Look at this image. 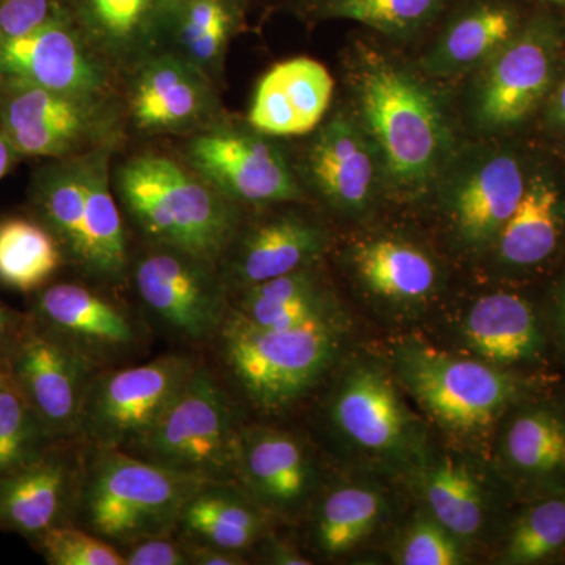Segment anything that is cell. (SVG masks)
<instances>
[{
    "mask_svg": "<svg viewBox=\"0 0 565 565\" xmlns=\"http://www.w3.org/2000/svg\"><path fill=\"white\" fill-rule=\"evenodd\" d=\"M233 482H207L182 509L178 533L182 541L244 552L264 534L263 508Z\"/></svg>",
    "mask_w": 565,
    "mask_h": 565,
    "instance_id": "cell-26",
    "label": "cell"
},
{
    "mask_svg": "<svg viewBox=\"0 0 565 565\" xmlns=\"http://www.w3.org/2000/svg\"><path fill=\"white\" fill-rule=\"evenodd\" d=\"M441 0H327V14L370 25L374 31L403 33L426 21Z\"/></svg>",
    "mask_w": 565,
    "mask_h": 565,
    "instance_id": "cell-38",
    "label": "cell"
},
{
    "mask_svg": "<svg viewBox=\"0 0 565 565\" xmlns=\"http://www.w3.org/2000/svg\"><path fill=\"white\" fill-rule=\"evenodd\" d=\"M195 366L189 356L163 355L99 371L88 385L77 441L129 451L166 414Z\"/></svg>",
    "mask_w": 565,
    "mask_h": 565,
    "instance_id": "cell-10",
    "label": "cell"
},
{
    "mask_svg": "<svg viewBox=\"0 0 565 565\" xmlns=\"http://www.w3.org/2000/svg\"><path fill=\"white\" fill-rule=\"evenodd\" d=\"M555 110L557 120L565 126V84L559 88L556 96Z\"/></svg>",
    "mask_w": 565,
    "mask_h": 565,
    "instance_id": "cell-48",
    "label": "cell"
},
{
    "mask_svg": "<svg viewBox=\"0 0 565 565\" xmlns=\"http://www.w3.org/2000/svg\"><path fill=\"white\" fill-rule=\"evenodd\" d=\"M307 169L333 206L360 211L370 203L375 181L373 156L362 132L343 115L332 118L316 136Z\"/></svg>",
    "mask_w": 565,
    "mask_h": 565,
    "instance_id": "cell-23",
    "label": "cell"
},
{
    "mask_svg": "<svg viewBox=\"0 0 565 565\" xmlns=\"http://www.w3.org/2000/svg\"><path fill=\"white\" fill-rule=\"evenodd\" d=\"M514 28L511 11L500 7L476 10L449 29L434 52L430 65L437 71L470 68L503 47L511 40Z\"/></svg>",
    "mask_w": 565,
    "mask_h": 565,
    "instance_id": "cell-35",
    "label": "cell"
},
{
    "mask_svg": "<svg viewBox=\"0 0 565 565\" xmlns=\"http://www.w3.org/2000/svg\"><path fill=\"white\" fill-rule=\"evenodd\" d=\"M356 96L394 184L416 189L437 172L448 132L429 92L379 52L364 51L355 74Z\"/></svg>",
    "mask_w": 565,
    "mask_h": 565,
    "instance_id": "cell-4",
    "label": "cell"
},
{
    "mask_svg": "<svg viewBox=\"0 0 565 565\" xmlns=\"http://www.w3.org/2000/svg\"><path fill=\"white\" fill-rule=\"evenodd\" d=\"M129 73L126 110L148 136H192L217 120L214 79L173 51H162Z\"/></svg>",
    "mask_w": 565,
    "mask_h": 565,
    "instance_id": "cell-15",
    "label": "cell"
},
{
    "mask_svg": "<svg viewBox=\"0 0 565 565\" xmlns=\"http://www.w3.org/2000/svg\"><path fill=\"white\" fill-rule=\"evenodd\" d=\"M115 147L51 159L32 178V217L57 241L65 264L88 280L118 286L129 278L131 252L111 195Z\"/></svg>",
    "mask_w": 565,
    "mask_h": 565,
    "instance_id": "cell-1",
    "label": "cell"
},
{
    "mask_svg": "<svg viewBox=\"0 0 565 565\" xmlns=\"http://www.w3.org/2000/svg\"><path fill=\"white\" fill-rule=\"evenodd\" d=\"M553 2L564 3V6H565V0H553Z\"/></svg>",
    "mask_w": 565,
    "mask_h": 565,
    "instance_id": "cell-50",
    "label": "cell"
},
{
    "mask_svg": "<svg viewBox=\"0 0 565 565\" xmlns=\"http://www.w3.org/2000/svg\"><path fill=\"white\" fill-rule=\"evenodd\" d=\"M424 497L434 519L457 539H470L484 523V497L462 463L444 460L434 465L424 481Z\"/></svg>",
    "mask_w": 565,
    "mask_h": 565,
    "instance_id": "cell-33",
    "label": "cell"
},
{
    "mask_svg": "<svg viewBox=\"0 0 565 565\" xmlns=\"http://www.w3.org/2000/svg\"><path fill=\"white\" fill-rule=\"evenodd\" d=\"M28 313L40 329L84 356L98 373L120 366L143 345L145 332L136 315L81 282H47L32 294Z\"/></svg>",
    "mask_w": 565,
    "mask_h": 565,
    "instance_id": "cell-11",
    "label": "cell"
},
{
    "mask_svg": "<svg viewBox=\"0 0 565 565\" xmlns=\"http://www.w3.org/2000/svg\"><path fill=\"white\" fill-rule=\"evenodd\" d=\"M565 546V489L545 494L515 520L505 544L504 563L541 564Z\"/></svg>",
    "mask_w": 565,
    "mask_h": 565,
    "instance_id": "cell-36",
    "label": "cell"
},
{
    "mask_svg": "<svg viewBox=\"0 0 565 565\" xmlns=\"http://www.w3.org/2000/svg\"><path fill=\"white\" fill-rule=\"evenodd\" d=\"M20 154L11 147L10 141L0 132V181L13 170V167L20 162Z\"/></svg>",
    "mask_w": 565,
    "mask_h": 565,
    "instance_id": "cell-46",
    "label": "cell"
},
{
    "mask_svg": "<svg viewBox=\"0 0 565 565\" xmlns=\"http://www.w3.org/2000/svg\"><path fill=\"white\" fill-rule=\"evenodd\" d=\"M241 434L228 394L196 363L166 414L126 452L204 482L236 484Z\"/></svg>",
    "mask_w": 565,
    "mask_h": 565,
    "instance_id": "cell-6",
    "label": "cell"
},
{
    "mask_svg": "<svg viewBox=\"0 0 565 565\" xmlns=\"http://www.w3.org/2000/svg\"><path fill=\"white\" fill-rule=\"evenodd\" d=\"M114 68L73 17L0 39V87L24 85L79 96H114Z\"/></svg>",
    "mask_w": 565,
    "mask_h": 565,
    "instance_id": "cell-14",
    "label": "cell"
},
{
    "mask_svg": "<svg viewBox=\"0 0 565 565\" xmlns=\"http://www.w3.org/2000/svg\"><path fill=\"white\" fill-rule=\"evenodd\" d=\"M174 0H74L88 43L114 70L131 71L167 51Z\"/></svg>",
    "mask_w": 565,
    "mask_h": 565,
    "instance_id": "cell-18",
    "label": "cell"
},
{
    "mask_svg": "<svg viewBox=\"0 0 565 565\" xmlns=\"http://www.w3.org/2000/svg\"><path fill=\"white\" fill-rule=\"evenodd\" d=\"M228 307L225 321L253 330L291 329L332 315L329 297L311 267L250 286Z\"/></svg>",
    "mask_w": 565,
    "mask_h": 565,
    "instance_id": "cell-27",
    "label": "cell"
},
{
    "mask_svg": "<svg viewBox=\"0 0 565 565\" xmlns=\"http://www.w3.org/2000/svg\"><path fill=\"white\" fill-rule=\"evenodd\" d=\"M333 79L313 58L277 63L253 95L248 125L264 136H302L318 128L329 109Z\"/></svg>",
    "mask_w": 565,
    "mask_h": 565,
    "instance_id": "cell-19",
    "label": "cell"
},
{
    "mask_svg": "<svg viewBox=\"0 0 565 565\" xmlns=\"http://www.w3.org/2000/svg\"><path fill=\"white\" fill-rule=\"evenodd\" d=\"M68 17L61 0H0V39L28 35Z\"/></svg>",
    "mask_w": 565,
    "mask_h": 565,
    "instance_id": "cell-41",
    "label": "cell"
},
{
    "mask_svg": "<svg viewBox=\"0 0 565 565\" xmlns=\"http://www.w3.org/2000/svg\"><path fill=\"white\" fill-rule=\"evenodd\" d=\"M321 226L296 212L275 215L243 234L236 232L218 269L228 292L307 269L326 248Z\"/></svg>",
    "mask_w": 565,
    "mask_h": 565,
    "instance_id": "cell-17",
    "label": "cell"
},
{
    "mask_svg": "<svg viewBox=\"0 0 565 565\" xmlns=\"http://www.w3.org/2000/svg\"><path fill=\"white\" fill-rule=\"evenodd\" d=\"M32 545L51 565H125L120 548L77 525L54 527Z\"/></svg>",
    "mask_w": 565,
    "mask_h": 565,
    "instance_id": "cell-39",
    "label": "cell"
},
{
    "mask_svg": "<svg viewBox=\"0 0 565 565\" xmlns=\"http://www.w3.org/2000/svg\"><path fill=\"white\" fill-rule=\"evenodd\" d=\"M74 444L55 441L0 478V530L33 544L54 527L74 525L82 476Z\"/></svg>",
    "mask_w": 565,
    "mask_h": 565,
    "instance_id": "cell-16",
    "label": "cell"
},
{
    "mask_svg": "<svg viewBox=\"0 0 565 565\" xmlns=\"http://www.w3.org/2000/svg\"><path fill=\"white\" fill-rule=\"evenodd\" d=\"M526 184L522 167L511 156H494L465 178L455 196L457 232L465 243L486 245L514 214Z\"/></svg>",
    "mask_w": 565,
    "mask_h": 565,
    "instance_id": "cell-25",
    "label": "cell"
},
{
    "mask_svg": "<svg viewBox=\"0 0 565 565\" xmlns=\"http://www.w3.org/2000/svg\"><path fill=\"white\" fill-rule=\"evenodd\" d=\"M223 362L244 393L264 411H280L310 392L332 366L340 345L333 315L281 330L223 322Z\"/></svg>",
    "mask_w": 565,
    "mask_h": 565,
    "instance_id": "cell-5",
    "label": "cell"
},
{
    "mask_svg": "<svg viewBox=\"0 0 565 565\" xmlns=\"http://www.w3.org/2000/svg\"><path fill=\"white\" fill-rule=\"evenodd\" d=\"M65 264L61 247L39 221L7 217L0 221V282L33 294L51 282Z\"/></svg>",
    "mask_w": 565,
    "mask_h": 565,
    "instance_id": "cell-32",
    "label": "cell"
},
{
    "mask_svg": "<svg viewBox=\"0 0 565 565\" xmlns=\"http://www.w3.org/2000/svg\"><path fill=\"white\" fill-rule=\"evenodd\" d=\"M463 332L468 344L497 366L534 362L545 349L534 308L516 294L481 297L468 311Z\"/></svg>",
    "mask_w": 565,
    "mask_h": 565,
    "instance_id": "cell-24",
    "label": "cell"
},
{
    "mask_svg": "<svg viewBox=\"0 0 565 565\" xmlns=\"http://www.w3.org/2000/svg\"><path fill=\"white\" fill-rule=\"evenodd\" d=\"M255 129L222 120L189 136L184 162L233 203L294 202L302 196L282 152Z\"/></svg>",
    "mask_w": 565,
    "mask_h": 565,
    "instance_id": "cell-12",
    "label": "cell"
},
{
    "mask_svg": "<svg viewBox=\"0 0 565 565\" xmlns=\"http://www.w3.org/2000/svg\"><path fill=\"white\" fill-rule=\"evenodd\" d=\"M121 111L114 96H79L24 87H0V132L20 158L62 159L99 147H117Z\"/></svg>",
    "mask_w": 565,
    "mask_h": 565,
    "instance_id": "cell-8",
    "label": "cell"
},
{
    "mask_svg": "<svg viewBox=\"0 0 565 565\" xmlns=\"http://www.w3.org/2000/svg\"><path fill=\"white\" fill-rule=\"evenodd\" d=\"M115 185L126 214L147 243L218 264L239 228L236 203L170 156H134L117 170Z\"/></svg>",
    "mask_w": 565,
    "mask_h": 565,
    "instance_id": "cell-2",
    "label": "cell"
},
{
    "mask_svg": "<svg viewBox=\"0 0 565 565\" xmlns=\"http://www.w3.org/2000/svg\"><path fill=\"white\" fill-rule=\"evenodd\" d=\"M7 373H0V382L3 381V377H6Z\"/></svg>",
    "mask_w": 565,
    "mask_h": 565,
    "instance_id": "cell-49",
    "label": "cell"
},
{
    "mask_svg": "<svg viewBox=\"0 0 565 565\" xmlns=\"http://www.w3.org/2000/svg\"><path fill=\"white\" fill-rule=\"evenodd\" d=\"M399 563L404 565H456L462 553L455 534L437 520H416L401 545Z\"/></svg>",
    "mask_w": 565,
    "mask_h": 565,
    "instance_id": "cell-40",
    "label": "cell"
},
{
    "mask_svg": "<svg viewBox=\"0 0 565 565\" xmlns=\"http://www.w3.org/2000/svg\"><path fill=\"white\" fill-rule=\"evenodd\" d=\"M555 326L557 337H559L561 344L565 348V285L557 296L555 307Z\"/></svg>",
    "mask_w": 565,
    "mask_h": 565,
    "instance_id": "cell-47",
    "label": "cell"
},
{
    "mask_svg": "<svg viewBox=\"0 0 565 565\" xmlns=\"http://www.w3.org/2000/svg\"><path fill=\"white\" fill-rule=\"evenodd\" d=\"M553 51L548 40L526 33L498 55L479 96V115L489 126L523 120L548 90Z\"/></svg>",
    "mask_w": 565,
    "mask_h": 565,
    "instance_id": "cell-22",
    "label": "cell"
},
{
    "mask_svg": "<svg viewBox=\"0 0 565 565\" xmlns=\"http://www.w3.org/2000/svg\"><path fill=\"white\" fill-rule=\"evenodd\" d=\"M503 452L512 473L548 493L565 489V416L550 405L519 412L505 429Z\"/></svg>",
    "mask_w": 565,
    "mask_h": 565,
    "instance_id": "cell-28",
    "label": "cell"
},
{
    "mask_svg": "<svg viewBox=\"0 0 565 565\" xmlns=\"http://www.w3.org/2000/svg\"><path fill=\"white\" fill-rule=\"evenodd\" d=\"M382 497L370 487L348 486L334 490L319 509L315 537L319 548L338 555L355 548L381 519Z\"/></svg>",
    "mask_w": 565,
    "mask_h": 565,
    "instance_id": "cell-34",
    "label": "cell"
},
{
    "mask_svg": "<svg viewBox=\"0 0 565 565\" xmlns=\"http://www.w3.org/2000/svg\"><path fill=\"white\" fill-rule=\"evenodd\" d=\"M559 234V193L550 182L535 180L498 234V253L509 266H535L555 252Z\"/></svg>",
    "mask_w": 565,
    "mask_h": 565,
    "instance_id": "cell-31",
    "label": "cell"
},
{
    "mask_svg": "<svg viewBox=\"0 0 565 565\" xmlns=\"http://www.w3.org/2000/svg\"><path fill=\"white\" fill-rule=\"evenodd\" d=\"M55 444L39 415L10 381L0 382V478Z\"/></svg>",
    "mask_w": 565,
    "mask_h": 565,
    "instance_id": "cell-37",
    "label": "cell"
},
{
    "mask_svg": "<svg viewBox=\"0 0 565 565\" xmlns=\"http://www.w3.org/2000/svg\"><path fill=\"white\" fill-rule=\"evenodd\" d=\"M353 262L364 286L392 302H418L437 285V270L429 256L401 241L364 243L356 248Z\"/></svg>",
    "mask_w": 565,
    "mask_h": 565,
    "instance_id": "cell-29",
    "label": "cell"
},
{
    "mask_svg": "<svg viewBox=\"0 0 565 565\" xmlns=\"http://www.w3.org/2000/svg\"><path fill=\"white\" fill-rule=\"evenodd\" d=\"M182 541V539H181ZM184 542L185 552H188L189 563L196 565H241L245 564L241 553L232 550L218 548L206 544H196V542Z\"/></svg>",
    "mask_w": 565,
    "mask_h": 565,
    "instance_id": "cell-44",
    "label": "cell"
},
{
    "mask_svg": "<svg viewBox=\"0 0 565 565\" xmlns=\"http://www.w3.org/2000/svg\"><path fill=\"white\" fill-rule=\"evenodd\" d=\"M270 563L280 565H308L310 561L305 559L302 555L296 552L292 546L282 544V542L274 541L269 545Z\"/></svg>",
    "mask_w": 565,
    "mask_h": 565,
    "instance_id": "cell-45",
    "label": "cell"
},
{
    "mask_svg": "<svg viewBox=\"0 0 565 565\" xmlns=\"http://www.w3.org/2000/svg\"><path fill=\"white\" fill-rule=\"evenodd\" d=\"M396 370L424 411L452 433L487 429L522 399L526 388L525 381L503 373L494 364L419 343L399 345Z\"/></svg>",
    "mask_w": 565,
    "mask_h": 565,
    "instance_id": "cell-7",
    "label": "cell"
},
{
    "mask_svg": "<svg viewBox=\"0 0 565 565\" xmlns=\"http://www.w3.org/2000/svg\"><path fill=\"white\" fill-rule=\"evenodd\" d=\"M236 482L262 508L289 511L313 487V468L302 444L291 434L248 427L241 434Z\"/></svg>",
    "mask_w": 565,
    "mask_h": 565,
    "instance_id": "cell-21",
    "label": "cell"
},
{
    "mask_svg": "<svg viewBox=\"0 0 565 565\" xmlns=\"http://www.w3.org/2000/svg\"><path fill=\"white\" fill-rule=\"evenodd\" d=\"M82 452L79 500L74 525L122 548L172 535L182 509L207 484L193 476L148 462L115 448Z\"/></svg>",
    "mask_w": 565,
    "mask_h": 565,
    "instance_id": "cell-3",
    "label": "cell"
},
{
    "mask_svg": "<svg viewBox=\"0 0 565 565\" xmlns=\"http://www.w3.org/2000/svg\"><path fill=\"white\" fill-rule=\"evenodd\" d=\"M137 297L166 332L188 343L214 340L228 313V288L217 263L147 243L129 266Z\"/></svg>",
    "mask_w": 565,
    "mask_h": 565,
    "instance_id": "cell-9",
    "label": "cell"
},
{
    "mask_svg": "<svg viewBox=\"0 0 565 565\" xmlns=\"http://www.w3.org/2000/svg\"><path fill=\"white\" fill-rule=\"evenodd\" d=\"M332 418L341 434L374 455H403L414 433L399 394L377 367H356L345 375Z\"/></svg>",
    "mask_w": 565,
    "mask_h": 565,
    "instance_id": "cell-20",
    "label": "cell"
},
{
    "mask_svg": "<svg viewBox=\"0 0 565 565\" xmlns=\"http://www.w3.org/2000/svg\"><path fill=\"white\" fill-rule=\"evenodd\" d=\"M125 565H188L184 542H174L170 535L143 539L120 548Z\"/></svg>",
    "mask_w": 565,
    "mask_h": 565,
    "instance_id": "cell-42",
    "label": "cell"
},
{
    "mask_svg": "<svg viewBox=\"0 0 565 565\" xmlns=\"http://www.w3.org/2000/svg\"><path fill=\"white\" fill-rule=\"evenodd\" d=\"M6 373L54 441H77L93 375L84 356L40 329L28 313Z\"/></svg>",
    "mask_w": 565,
    "mask_h": 565,
    "instance_id": "cell-13",
    "label": "cell"
},
{
    "mask_svg": "<svg viewBox=\"0 0 565 565\" xmlns=\"http://www.w3.org/2000/svg\"><path fill=\"white\" fill-rule=\"evenodd\" d=\"M25 319L28 311L21 313L0 302V373H6L11 349L20 337Z\"/></svg>",
    "mask_w": 565,
    "mask_h": 565,
    "instance_id": "cell-43",
    "label": "cell"
},
{
    "mask_svg": "<svg viewBox=\"0 0 565 565\" xmlns=\"http://www.w3.org/2000/svg\"><path fill=\"white\" fill-rule=\"evenodd\" d=\"M237 25L234 0H174L169 41L172 50L215 79Z\"/></svg>",
    "mask_w": 565,
    "mask_h": 565,
    "instance_id": "cell-30",
    "label": "cell"
}]
</instances>
